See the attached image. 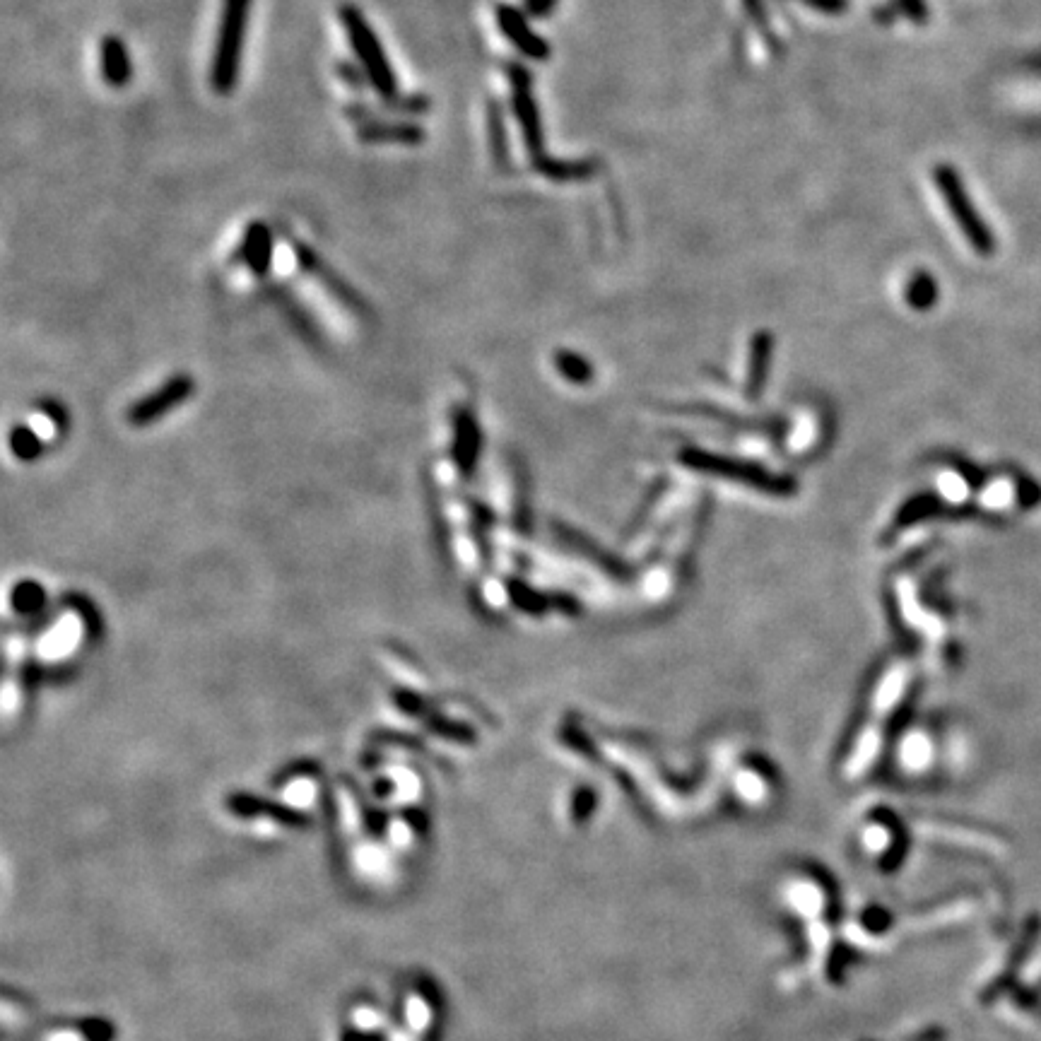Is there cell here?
<instances>
[{"instance_id": "obj_13", "label": "cell", "mask_w": 1041, "mask_h": 1041, "mask_svg": "<svg viewBox=\"0 0 1041 1041\" xmlns=\"http://www.w3.org/2000/svg\"><path fill=\"white\" fill-rule=\"evenodd\" d=\"M535 169L540 174L548 176L552 181H576V179H588L596 172L598 162L596 160H584V162H569V160H552V157L543 155L540 160H535Z\"/></svg>"}, {"instance_id": "obj_11", "label": "cell", "mask_w": 1041, "mask_h": 1041, "mask_svg": "<svg viewBox=\"0 0 1041 1041\" xmlns=\"http://www.w3.org/2000/svg\"><path fill=\"white\" fill-rule=\"evenodd\" d=\"M188 386H191L188 381H172L169 388H164V391H160V393H152V396L145 398L138 408H133L131 420L147 422V420H152V417L164 415L169 408H172V403L176 405L179 401H184L186 393H188Z\"/></svg>"}, {"instance_id": "obj_1", "label": "cell", "mask_w": 1041, "mask_h": 1041, "mask_svg": "<svg viewBox=\"0 0 1041 1041\" xmlns=\"http://www.w3.org/2000/svg\"><path fill=\"white\" fill-rule=\"evenodd\" d=\"M338 17L340 25L345 29V37L350 41L352 58H355L364 73H367V80L376 92V97H379L381 102L398 97L401 87H398L396 70H393L391 61H388L384 44H381L372 22H369L362 10L352 3L340 5Z\"/></svg>"}, {"instance_id": "obj_22", "label": "cell", "mask_w": 1041, "mask_h": 1041, "mask_svg": "<svg viewBox=\"0 0 1041 1041\" xmlns=\"http://www.w3.org/2000/svg\"><path fill=\"white\" fill-rule=\"evenodd\" d=\"M933 294H935L933 280L928 278V275H923V273L916 275L914 282H911V292H909L911 302H914L916 307H923V304L931 302Z\"/></svg>"}, {"instance_id": "obj_20", "label": "cell", "mask_w": 1041, "mask_h": 1041, "mask_svg": "<svg viewBox=\"0 0 1041 1041\" xmlns=\"http://www.w3.org/2000/svg\"><path fill=\"white\" fill-rule=\"evenodd\" d=\"M352 1025H355L360 1032H376L381 1025H384V1013H381L379 1008H376L374 1003H362V1005H355L352 1008V1015H350Z\"/></svg>"}, {"instance_id": "obj_3", "label": "cell", "mask_w": 1041, "mask_h": 1041, "mask_svg": "<svg viewBox=\"0 0 1041 1041\" xmlns=\"http://www.w3.org/2000/svg\"><path fill=\"white\" fill-rule=\"evenodd\" d=\"M935 186H938L940 196L948 203L952 217L960 225L962 234L969 239V244L974 246L979 254H991L993 251V237L988 232L986 222H981V217L976 215L974 203L969 201L967 188L960 181V176L948 164H938L935 167Z\"/></svg>"}, {"instance_id": "obj_14", "label": "cell", "mask_w": 1041, "mask_h": 1041, "mask_svg": "<svg viewBox=\"0 0 1041 1041\" xmlns=\"http://www.w3.org/2000/svg\"><path fill=\"white\" fill-rule=\"evenodd\" d=\"M487 133H490V150H492L494 164L502 169H507L509 167V138H507V123H504L502 104H497V102L487 104Z\"/></svg>"}, {"instance_id": "obj_21", "label": "cell", "mask_w": 1041, "mask_h": 1041, "mask_svg": "<svg viewBox=\"0 0 1041 1041\" xmlns=\"http://www.w3.org/2000/svg\"><path fill=\"white\" fill-rule=\"evenodd\" d=\"M415 827L408 817H396V820L388 822V844L396 846V849H408L413 844Z\"/></svg>"}, {"instance_id": "obj_23", "label": "cell", "mask_w": 1041, "mask_h": 1041, "mask_svg": "<svg viewBox=\"0 0 1041 1041\" xmlns=\"http://www.w3.org/2000/svg\"><path fill=\"white\" fill-rule=\"evenodd\" d=\"M44 1041H94L92 1034H87V1027H56L46 1034Z\"/></svg>"}, {"instance_id": "obj_10", "label": "cell", "mask_w": 1041, "mask_h": 1041, "mask_svg": "<svg viewBox=\"0 0 1041 1041\" xmlns=\"http://www.w3.org/2000/svg\"><path fill=\"white\" fill-rule=\"evenodd\" d=\"M237 258L258 278L266 275L270 263H273V229L263 220H254L251 225H246Z\"/></svg>"}, {"instance_id": "obj_15", "label": "cell", "mask_w": 1041, "mask_h": 1041, "mask_svg": "<svg viewBox=\"0 0 1041 1041\" xmlns=\"http://www.w3.org/2000/svg\"><path fill=\"white\" fill-rule=\"evenodd\" d=\"M403 1013L405 1020H408L410 1032L420 1034V1037L427 1034L434 1025V1008L425 993H410V996L405 998Z\"/></svg>"}, {"instance_id": "obj_12", "label": "cell", "mask_w": 1041, "mask_h": 1041, "mask_svg": "<svg viewBox=\"0 0 1041 1041\" xmlns=\"http://www.w3.org/2000/svg\"><path fill=\"white\" fill-rule=\"evenodd\" d=\"M280 798L290 805L294 813H304V810L314 808L316 798H319V784H316L311 774H297L287 779V784L280 788Z\"/></svg>"}, {"instance_id": "obj_17", "label": "cell", "mask_w": 1041, "mask_h": 1041, "mask_svg": "<svg viewBox=\"0 0 1041 1041\" xmlns=\"http://www.w3.org/2000/svg\"><path fill=\"white\" fill-rule=\"evenodd\" d=\"M384 776H388V781L393 784V793H396L401 801L410 803L415 801V798H420L422 781L413 769L403 767V764H393V767H388V772H384Z\"/></svg>"}, {"instance_id": "obj_5", "label": "cell", "mask_w": 1041, "mask_h": 1041, "mask_svg": "<svg viewBox=\"0 0 1041 1041\" xmlns=\"http://www.w3.org/2000/svg\"><path fill=\"white\" fill-rule=\"evenodd\" d=\"M494 20H497L499 32L509 39V44L521 56L531 58V61H548L550 44L538 32H533V27L528 25L526 15L521 10H516L514 5H497L494 8Z\"/></svg>"}, {"instance_id": "obj_19", "label": "cell", "mask_w": 1041, "mask_h": 1041, "mask_svg": "<svg viewBox=\"0 0 1041 1041\" xmlns=\"http://www.w3.org/2000/svg\"><path fill=\"white\" fill-rule=\"evenodd\" d=\"M27 429L34 434V437H37L39 444H49V441H54L58 437L56 417L46 413L44 408L34 410V413H29Z\"/></svg>"}, {"instance_id": "obj_16", "label": "cell", "mask_w": 1041, "mask_h": 1041, "mask_svg": "<svg viewBox=\"0 0 1041 1041\" xmlns=\"http://www.w3.org/2000/svg\"><path fill=\"white\" fill-rule=\"evenodd\" d=\"M355 863L357 868L362 870L367 878H384V875L388 873V868H391V861H388V851L384 849V846L379 844H372V841H367V844L357 846L355 851Z\"/></svg>"}, {"instance_id": "obj_18", "label": "cell", "mask_w": 1041, "mask_h": 1041, "mask_svg": "<svg viewBox=\"0 0 1041 1041\" xmlns=\"http://www.w3.org/2000/svg\"><path fill=\"white\" fill-rule=\"evenodd\" d=\"M335 73H338L340 82H343L345 87H350L352 92L372 90V85H369V80H367V73H364L362 66L355 61V58H343V61L335 63Z\"/></svg>"}, {"instance_id": "obj_4", "label": "cell", "mask_w": 1041, "mask_h": 1041, "mask_svg": "<svg viewBox=\"0 0 1041 1041\" xmlns=\"http://www.w3.org/2000/svg\"><path fill=\"white\" fill-rule=\"evenodd\" d=\"M511 87V111H514L516 123H519L523 143H526L528 155L535 160L545 155V135H543V121H540V109L538 102L533 97V80L528 68H523L521 63H507L504 66Z\"/></svg>"}, {"instance_id": "obj_2", "label": "cell", "mask_w": 1041, "mask_h": 1041, "mask_svg": "<svg viewBox=\"0 0 1041 1041\" xmlns=\"http://www.w3.org/2000/svg\"><path fill=\"white\" fill-rule=\"evenodd\" d=\"M251 5H254V0H222L215 49L213 58H210V87L220 97L232 94L239 85L241 56H244V39L246 29H249Z\"/></svg>"}, {"instance_id": "obj_24", "label": "cell", "mask_w": 1041, "mask_h": 1041, "mask_svg": "<svg viewBox=\"0 0 1041 1041\" xmlns=\"http://www.w3.org/2000/svg\"><path fill=\"white\" fill-rule=\"evenodd\" d=\"M801 3L810 5V8L820 10V13H829V15H837V13H844L846 10V0H801Z\"/></svg>"}, {"instance_id": "obj_26", "label": "cell", "mask_w": 1041, "mask_h": 1041, "mask_svg": "<svg viewBox=\"0 0 1041 1041\" xmlns=\"http://www.w3.org/2000/svg\"><path fill=\"white\" fill-rule=\"evenodd\" d=\"M904 10H907L909 17H914V22H923V17H926V5L921 3V0H902Z\"/></svg>"}, {"instance_id": "obj_8", "label": "cell", "mask_w": 1041, "mask_h": 1041, "mask_svg": "<svg viewBox=\"0 0 1041 1041\" xmlns=\"http://www.w3.org/2000/svg\"><path fill=\"white\" fill-rule=\"evenodd\" d=\"M99 73L111 90H123L133 80V61L126 41L119 34H107L99 41Z\"/></svg>"}, {"instance_id": "obj_6", "label": "cell", "mask_w": 1041, "mask_h": 1041, "mask_svg": "<svg viewBox=\"0 0 1041 1041\" xmlns=\"http://www.w3.org/2000/svg\"><path fill=\"white\" fill-rule=\"evenodd\" d=\"M85 639V625L80 613H63L58 620L41 634L37 641V658L44 663H58L70 658L80 649Z\"/></svg>"}, {"instance_id": "obj_7", "label": "cell", "mask_w": 1041, "mask_h": 1041, "mask_svg": "<svg viewBox=\"0 0 1041 1041\" xmlns=\"http://www.w3.org/2000/svg\"><path fill=\"white\" fill-rule=\"evenodd\" d=\"M357 138L364 145H403L417 147L427 140V131L415 121L372 119L357 123Z\"/></svg>"}, {"instance_id": "obj_9", "label": "cell", "mask_w": 1041, "mask_h": 1041, "mask_svg": "<svg viewBox=\"0 0 1041 1041\" xmlns=\"http://www.w3.org/2000/svg\"><path fill=\"white\" fill-rule=\"evenodd\" d=\"M429 109H432V99H429L427 94L415 92V94H398V97L386 99V102H381V107H369V104H364V102L347 104L345 116L355 123H364V121H372V119H381L384 114L422 116V114H427Z\"/></svg>"}, {"instance_id": "obj_25", "label": "cell", "mask_w": 1041, "mask_h": 1041, "mask_svg": "<svg viewBox=\"0 0 1041 1041\" xmlns=\"http://www.w3.org/2000/svg\"><path fill=\"white\" fill-rule=\"evenodd\" d=\"M557 0H526V10L528 15L533 17H545L550 15V10L555 8Z\"/></svg>"}]
</instances>
